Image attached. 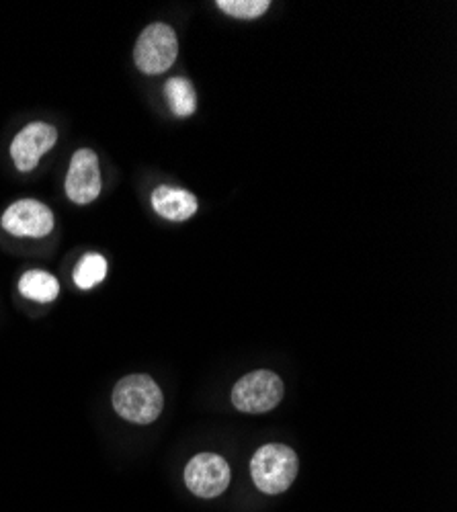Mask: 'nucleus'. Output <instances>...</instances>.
<instances>
[{"label":"nucleus","mask_w":457,"mask_h":512,"mask_svg":"<svg viewBox=\"0 0 457 512\" xmlns=\"http://www.w3.org/2000/svg\"><path fill=\"white\" fill-rule=\"evenodd\" d=\"M113 408L123 420L150 424L160 416L164 398L150 375H128L113 390Z\"/></svg>","instance_id":"1"},{"label":"nucleus","mask_w":457,"mask_h":512,"mask_svg":"<svg viewBox=\"0 0 457 512\" xmlns=\"http://www.w3.org/2000/svg\"><path fill=\"white\" fill-rule=\"evenodd\" d=\"M298 455L292 447L271 443L261 447L251 459V476L255 486L265 494H281L298 476Z\"/></svg>","instance_id":"2"},{"label":"nucleus","mask_w":457,"mask_h":512,"mask_svg":"<svg viewBox=\"0 0 457 512\" xmlns=\"http://www.w3.org/2000/svg\"><path fill=\"white\" fill-rule=\"evenodd\" d=\"M179 56V39L171 25L150 23L138 37L134 62L144 74H162L169 70Z\"/></svg>","instance_id":"3"},{"label":"nucleus","mask_w":457,"mask_h":512,"mask_svg":"<svg viewBox=\"0 0 457 512\" xmlns=\"http://www.w3.org/2000/svg\"><path fill=\"white\" fill-rule=\"evenodd\" d=\"M283 381L269 369H259L240 377L232 388V404L246 414H265L283 400Z\"/></svg>","instance_id":"4"},{"label":"nucleus","mask_w":457,"mask_h":512,"mask_svg":"<svg viewBox=\"0 0 457 512\" xmlns=\"http://www.w3.org/2000/svg\"><path fill=\"white\" fill-rule=\"evenodd\" d=\"M185 484L199 498H218L230 486V465L222 455L199 453L185 467Z\"/></svg>","instance_id":"5"},{"label":"nucleus","mask_w":457,"mask_h":512,"mask_svg":"<svg viewBox=\"0 0 457 512\" xmlns=\"http://www.w3.org/2000/svg\"><path fill=\"white\" fill-rule=\"evenodd\" d=\"M103 189L99 158L93 150L82 148L74 152L66 175V195L76 205L93 203Z\"/></svg>","instance_id":"6"},{"label":"nucleus","mask_w":457,"mask_h":512,"mask_svg":"<svg viewBox=\"0 0 457 512\" xmlns=\"http://www.w3.org/2000/svg\"><path fill=\"white\" fill-rule=\"evenodd\" d=\"M0 224L13 236L44 238L54 230V213L37 199H21L9 205Z\"/></svg>","instance_id":"7"},{"label":"nucleus","mask_w":457,"mask_h":512,"mask_svg":"<svg viewBox=\"0 0 457 512\" xmlns=\"http://www.w3.org/2000/svg\"><path fill=\"white\" fill-rule=\"evenodd\" d=\"M56 142L58 132L54 125L44 121H33L25 125L11 144V156L15 166L21 173H29V170L39 164L41 156L56 146Z\"/></svg>","instance_id":"8"},{"label":"nucleus","mask_w":457,"mask_h":512,"mask_svg":"<svg viewBox=\"0 0 457 512\" xmlns=\"http://www.w3.org/2000/svg\"><path fill=\"white\" fill-rule=\"evenodd\" d=\"M152 207L160 218L171 222H187L199 207L197 197L181 187L160 185L152 193Z\"/></svg>","instance_id":"9"},{"label":"nucleus","mask_w":457,"mask_h":512,"mask_svg":"<svg viewBox=\"0 0 457 512\" xmlns=\"http://www.w3.org/2000/svg\"><path fill=\"white\" fill-rule=\"evenodd\" d=\"M19 291L23 297H27V300L48 304V302H54L58 297L60 283L52 273L33 269V271H27L19 279Z\"/></svg>","instance_id":"10"},{"label":"nucleus","mask_w":457,"mask_h":512,"mask_svg":"<svg viewBox=\"0 0 457 512\" xmlns=\"http://www.w3.org/2000/svg\"><path fill=\"white\" fill-rule=\"evenodd\" d=\"M164 97L171 105V111L177 117H189L197 109V95L191 80L183 76H175L171 80H166L164 84Z\"/></svg>","instance_id":"11"},{"label":"nucleus","mask_w":457,"mask_h":512,"mask_svg":"<svg viewBox=\"0 0 457 512\" xmlns=\"http://www.w3.org/2000/svg\"><path fill=\"white\" fill-rule=\"evenodd\" d=\"M105 275H107L105 256H101L99 252H89L82 256L74 269V283L80 289H91L99 285L105 279Z\"/></svg>","instance_id":"12"},{"label":"nucleus","mask_w":457,"mask_h":512,"mask_svg":"<svg viewBox=\"0 0 457 512\" xmlns=\"http://www.w3.org/2000/svg\"><path fill=\"white\" fill-rule=\"evenodd\" d=\"M216 7L234 19L251 21L263 17L269 11L271 3L269 0H218Z\"/></svg>","instance_id":"13"}]
</instances>
